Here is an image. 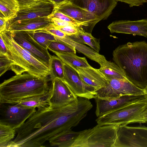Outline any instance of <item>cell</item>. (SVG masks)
<instances>
[{
  "label": "cell",
  "mask_w": 147,
  "mask_h": 147,
  "mask_svg": "<svg viewBox=\"0 0 147 147\" xmlns=\"http://www.w3.org/2000/svg\"><path fill=\"white\" fill-rule=\"evenodd\" d=\"M89 99L78 100L63 107L38 109L20 127L8 147H41L57 134L77 126L92 107Z\"/></svg>",
  "instance_id": "6da1fadb"
},
{
  "label": "cell",
  "mask_w": 147,
  "mask_h": 147,
  "mask_svg": "<svg viewBox=\"0 0 147 147\" xmlns=\"http://www.w3.org/2000/svg\"><path fill=\"white\" fill-rule=\"evenodd\" d=\"M113 60L126 78L138 88L147 86V42H128L113 51Z\"/></svg>",
  "instance_id": "7a4b0ae2"
},
{
  "label": "cell",
  "mask_w": 147,
  "mask_h": 147,
  "mask_svg": "<svg viewBox=\"0 0 147 147\" xmlns=\"http://www.w3.org/2000/svg\"><path fill=\"white\" fill-rule=\"evenodd\" d=\"M49 77H39L29 73L16 75L0 85V104L14 105L34 96L44 97L51 93Z\"/></svg>",
  "instance_id": "3957f363"
},
{
  "label": "cell",
  "mask_w": 147,
  "mask_h": 147,
  "mask_svg": "<svg viewBox=\"0 0 147 147\" xmlns=\"http://www.w3.org/2000/svg\"><path fill=\"white\" fill-rule=\"evenodd\" d=\"M0 35L13 62L11 70L16 75L27 72L39 77L49 76V67L17 44L10 31L5 30L0 33Z\"/></svg>",
  "instance_id": "277c9868"
},
{
  "label": "cell",
  "mask_w": 147,
  "mask_h": 147,
  "mask_svg": "<svg viewBox=\"0 0 147 147\" xmlns=\"http://www.w3.org/2000/svg\"><path fill=\"white\" fill-rule=\"evenodd\" d=\"M120 126L98 124L80 131L71 147H113Z\"/></svg>",
  "instance_id": "5b68a950"
},
{
  "label": "cell",
  "mask_w": 147,
  "mask_h": 147,
  "mask_svg": "<svg viewBox=\"0 0 147 147\" xmlns=\"http://www.w3.org/2000/svg\"><path fill=\"white\" fill-rule=\"evenodd\" d=\"M147 108V99L144 98L127 105L98 117L96 120L100 125H126L127 123L139 115Z\"/></svg>",
  "instance_id": "8992f818"
},
{
  "label": "cell",
  "mask_w": 147,
  "mask_h": 147,
  "mask_svg": "<svg viewBox=\"0 0 147 147\" xmlns=\"http://www.w3.org/2000/svg\"><path fill=\"white\" fill-rule=\"evenodd\" d=\"M107 80L106 86L96 91V97L110 99L125 95H144L143 89L138 88L127 78H110Z\"/></svg>",
  "instance_id": "52a82bcc"
},
{
  "label": "cell",
  "mask_w": 147,
  "mask_h": 147,
  "mask_svg": "<svg viewBox=\"0 0 147 147\" xmlns=\"http://www.w3.org/2000/svg\"><path fill=\"white\" fill-rule=\"evenodd\" d=\"M113 147H147V127L120 126Z\"/></svg>",
  "instance_id": "ba28073f"
},
{
  "label": "cell",
  "mask_w": 147,
  "mask_h": 147,
  "mask_svg": "<svg viewBox=\"0 0 147 147\" xmlns=\"http://www.w3.org/2000/svg\"><path fill=\"white\" fill-rule=\"evenodd\" d=\"M0 122L15 130L22 126L36 111V108H28L18 104L5 106L0 104Z\"/></svg>",
  "instance_id": "9c48e42d"
},
{
  "label": "cell",
  "mask_w": 147,
  "mask_h": 147,
  "mask_svg": "<svg viewBox=\"0 0 147 147\" xmlns=\"http://www.w3.org/2000/svg\"><path fill=\"white\" fill-rule=\"evenodd\" d=\"M49 106L53 108L62 107L78 100V97L63 79L56 78L51 81Z\"/></svg>",
  "instance_id": "30bf717a"
},
{
  "label": "cell",
  "mask_w": 147,
  "mask_h": 147,
  "mask_svg": "<svg viewBox=\"0 0 147 147\" xmlns=\"http://www.w3.org/2000/svg\"><path fill=\"white\" fill-rule=\"evenodd\" d=\"M10 32L13 39L17 44L49 67L51 55L47 48L38 43L29 34L28 31Z\"/></svg>",
  "instance_id": "8fae6325"
},
{
  "label": "cell",
  "mask_w": 147,
  "mask_h": 147,
  "mask_svg": "<svg viewBox=\"0 0 147 147\" xmlns=\"http://www.w3.org/2000/svg\"><path fill=\"white\" fill-rule=\"evenodd\" d=\"M63 67V80L78 97L88 99L96 97V89L85 83L76 70L64 63Z\"/></svg>",
  "instance_id": "7c38bea8"
},
{
  "label": "cell",
  "mask_w": 147,
  "mask_h": 147,
  "mask_svg": "<svg viewBox=\"0 0 147 147\" xmlns=\"http://www.w3.org/2000/svg\"><path fill=\"white\" fill-rule=\"evenodd\" d=\"M54 10L61 12L79 22L88 24L90 33L96 24L100 21L95 15L87 10L76 6L69 1L55 5Z\"/></svg>",
  "instance_id": "4fadbf2b"
},
{
  "label": "cell",
  "mask_w": 147,
  "mask_h": 147,
  "mask_svg": "<svg viewBox=\"0 0 147 147\" xmlns=\"http://www.w3.org/2000/svg\"><path fill=\"white\" fill-rule=\"evenodd\" d=\"M72 4L87 10L100 20L107 19L116 6V0H69Z\"/></svg>",
  "instance_id": "5bb4252c"
},
{
  "label": "cell",
  "mask_w": 147,
  "mask_h": 147,
  "mask_svg": "<svg viewBox=\"0 0 147 147\" xmlns=\"http://www.w3.org/2000/svg\"><path fill=\"white\" fill-rule=\"evenodd\" d=\"M55 7L53 3L47 0H38L29 6L19 9L16 17L9 20L7 26L17 21L48 17L53 11Z\"/></svg>",
  "instance_id": "9a60e30c"
},
{
  "label": "cell",
  "mask_w": 147,
  "mask_h": 147,
  "mask_svg": "<svg viewBox=\"0 0 147 147\" xmlns=\"http://www.w3.org/2000/svg\"><path fill=\"white\" fill-rule=\"evenodd\" d=\"M144 98H145L144 95H125L110 99H101L96 97L94 98L96 105L95 114L98 117L129 103Z\"/></svg>",
  "instance_id": "2e32d148"
},
{
  "label": "cell",
  "mask_w": 147,
  "mask_h": 147,
  "mask_svg": "<svg viewBox=\"0 0 147 147\" xmlns=\"http://www.w3.org/2000/svg\"><path fill=\"white\" fill-rule=\"evenodd\" d=\"M111 33L131 34L147 38V19L131 21L120 20L113 22L107 27Z\"/></svg>",
  "instance_id": "e0dca14e"
},
{
  "label": "cell",
  "mask_w": 147,
  "mask_h": 147,
  "mask_svg": "<svg viewBox=\"0 0 147 147\" xmlns=\"http://www.w3.org/2000/svg\"><path fill=\"white\" fill-rule=\"evenodd\" d=\"M54 25L51 18L38 17L16 21L7 25L5 30L10 32L34 31L44 29Z\"/></svg>",
  "instance_id": "ac0fdd59"
},
{
  "label": "cell",
  "mask_w": 147,
  "mask_h": 147,
  "mask_svg": "<svg viewBox=\"0 0 147 147\" xmlns=\"http://www.w3.org/2000/svg\"><path fill=\"white\" fill-rule=\"evenodd\" d=\"M74 69L85 83L94 88L96 91L107 85L106 78L98 69L91 66L86 68L77 67Z\"/></svg>",
  "instance_id": "d6986e66"
},
{
  "label": "cell",
  "mask_w": 147,
  "mask_h": 147,
  "mask_svg": "<svg viewBox=\"0 0 147 147\" xmlns=\"http://www.w3.org/2000/svg\"><path fill=\"white\" fill-rule=\"evenodd\" d=\"M80 133L72 130V129L61 131L50 138L49 141L51 146L71 147Z\"/></svg>",
  "instance_id": "ffe728a7"
},
{
  "label": "cell",
  "mask_w": 147,
  "mask_h": 147,
  "mask_svg": "<svg viewBox=\"0 0 147 147\" xmlns=\"http://www.w3.org/2000/svg\"><path fill=\"white\" fill-rule=\"evenodd\" d=\"M65 37L76 43L87 45L98 53L100 50V39L94 38L82 28L78 34L66 35Z\"/></svg>",
  "instance_id": "44dd1931"
},
{
  "label": "cell",
  "mask_w": 147,
  "mask_h": 147,
  "mask_svg": "<svg viewBox=\"0 0 147 147\" xmlns=\"http://www.w3.org/2000/svg\"><path fill=\"white\" fill-rule=\"evenodd\" d=\"M55 38L56 40L62 41L74 47L76 49H77L90 59L97 62L100 65L107 61L104 56L99 54L98 53L84 44L76 42L65 37L61 38L55 37Z\"/></svg>",
  "instance_id": "7402d4cb"
},
{
  "label": "cell",
  "mask_w": 147,
  "mask_h": 147,
  "mask_svg": "<svg viewBox=\"0 0 147 147\" xmlns=\"http://www.w3.org/2000/svg\"><path fill=\"white\" fill-rule=\"evenodd\" d=\"M55 53L63 63L74 69L77 67L86 68L91 66L85 57L78 56L76 53Z\"/></svg>",
  "instance_id": "603a6c76"
},
{
  "label": "cell",
  "mask_w": 147,
  "mask_h": 147,
  "mask_svg": "<svg viewBox=\"0 0 147 147\" xmlns=\"http://www.w3.org/2000/svg\"><path fill=\"white\" fill-rule=\"evenodd\" d=\"M100 65V67L98 70L107 79L127 78L121 69L115 63L107 60Z\"/></svg>",
  "instance_id": "cb8c5ba5"
},
{
  "label": "cell",
  "mask_w": 147,
  "mask_h": 147,
  "mask_svg": "<svg viewBox=\"0 0 147 147\" xmlns=\"http://www.w3.org/2000/svg\"><path fill=\"white\" fill-rule=\"evenodd\" d=\"M63 62L58 57L51 56L49 65V77L51 80L56 78L63 79L64 77Z\"/></svg>",
  "instance_id": "d4e9b609"
},
{
  "label": "cell",
  "mask_w": 147,
  "mask_h": 147,
  "mask_svg": "<svg viewBox=\"0 0 147 147\" xmlns=\"http://www.w3.org/2000/svg\"><path fill=\"white\" fill-rule=\"evenodd\" d=\"M50 94L44 97L38 96L28 98L22 100L17 104L28 108H44L49 106V98Z\"/></svg>",
  "instance_id": "484cf974"
},
{
  "label": "cell",
  "mask_w": 147,
  "mask_h": 147,
  "mask_svg": "<svg viewBox=\"0 0 147 147\" xmlns=\"http://www.w3.org/2000/svg\"><path fill=\"white\" fill-rule=\"evenodd\" d=\"M19 9L15 0H0V13L9 20L16 18Z\"/></svg>",
  "instance_id": "4316f807"
},
{
  "label": "cell",
  "mask_w": 147,
  "mask_h": 147,
  "mask_svg": "<svg viewBox=\"0 0 147 147\" xmlns=\"http://www.w3.org/2000/svg\"><path fill=\"white\" fill-rule=\"evenodd\" d=\"M28 32L29 34L38 43L45 48L47 49L52 41L56 40L54 36L41 30Z\"/></svg>",
  "instance_id": "83f0119b"
},
{
  "label": "cell",
  "mask_w": 147,
  "mask_h": 147,
  "mask_svg": "<svg viewBox=\"0 0 147 147\" xmlns=\"http://www.w3.org/2000/svg\"><path fill=\"white\" fill-rule=\"evenodd\" d=\"M16 133L13 128L0 122V147H7Z\"/></svg>",
  "instance_id": "f1b7e54d"
},
{
  "label": "cell",
  "mask_w": 147,
  "mask_h": 147,
  "mask_svg": "<svg viewBox=\"0 0 147 147\" xmlns=\"http://www.w3.org/2000/svg\"><path fill=\"white\" fill-rule=\"evenodd\" d=\"M48 49L54 53H76V49L74 47L62 41L56 40L52 41L48 46Z\"/></svg>",
  "instance_id": "f546056e"
},
{
  "label": "cell",
  "mask_w": 147,
  "mask_h": 147,
  "mask_svg": "<svg viewBox=\"0 0 147 147\" xmlns=\"http://www.w3.org/2000/svg\"><path fill=\"white\" fill-rule=\"evenodd\" d=\"M13 62L6 55L0 53V76L11 69Z\"/></svg>",
  "instance_id": "4dcf8cb0"
},
{
  "label": "cell",
  "mask_w": 147,
  "mask_h": 147,
  "mask_svg": "<svg viewBox=\"0 0 147 147\" xmlns=\"http://www.w3.org/2000/svg\"><path fill=\"white\" fill-rule=\"evenodd\" d=\"M54 27L61 31L67 35H70L78 34L81 28L74 25L63 27H59L54 26Z\"/></svg>",
  "instance_id": "1f68e13d"
},
{
  "label": "cell",
  "mask_w": 147,
  "mask_h": 147,
  "mask_svg": "<svg viewBox=\"0 0 147 147\" xmlns=\"http://www.w3.org/2000/svg\"><path fill=\"white\" fill-rule=\"evenodd\" d=\"M135 123H147V108L139 115L128 121L126 125Z\"/></svg>",
  "instance_id": "d6a6232c"
},
{
  "label": "cell",
  "mask_w": 147,
  "mask_h": 147,
  "mask_svg": "<svg viewBox=\"0 0 147 147\" xmlns=\"http://www.w3.org/2000/svg\"><path fill=\"white\" fill-rule=\"evenodd\" d=\"M54 26L49 28L41 30L50 33L58 38H65L67 35L60 30L55 28L54 27Z\"/></svg>",
  "instance_id": "836d02e7"
},
{
  "label": "cell",
  "mask_w": 147,
  "mask_h": 147,
  "mask_svg": "<svg viewBox=\"0 0 147 147\" xmlns=\"http://www.w3.org/2000/svg\"><path fill=\"white\" fill-rule=\"evenodd\" d=\"M118 1H120L127 4L130 7L133 6H139L142 5L147 2L146 0H116Z\"/></svg>",
  "instance_id": "e575fe53"
},
{
  "label": "cell",
  "mask_w": 147,
  "mask_h": 147,
  "mask_svg": "<svg viewBox=\"0 0 147 147\" xmlns=\"http://www.w3.org/2000/svg\"><path fill=\"white\" fill-rule=\"evenodd\" d=\"M19 6V9L27 7L36 3L38 0H15Z\"/></svg>",
  "instance_id": "d590c367"
},
{
  "label": "cell",
  "mask_w": 147,
  "mask_h": 147,
  "mask_svg": "<svg viewBox=\"0 0 147 147\" xmlns=\"http://www.w3.org/2000/svg\"><path fill=\"white\" fill-rule=\"evenodd\" d=\"M51 19L53 22L54 25L55 26L63 27L69 26H75L71 23L63 21L57 18H51Z\"/></svg>",
  "instance_id": "8d00e7d4"
},
{
  "label": "cell",
  "mask_w": 147,
  "mask_h": 147,
  "mask_svg": "<svg viewBox=\"0 0 147 147\" xmlns=\"http://www.w3.org/2000/svg\"><path fill=\"white\" fill-rule=\"evenodd\" d=\"M0 53L6 55L8 57L9 54L5 43L1 36L0 35Z\"/></svg>",
  "instance_id": "74e56055"
},
{
  "label": "cell",
  "mask_w": 147,
  "mask_h": 147,
  "mask_svg": "<svg viewBox=\"0 0 147 147\" xmlns=\"http://www.w3.org/2000/svg\"><path fill=\"white\" fill-rule=\"evenodd\" d=\"M9 20L7 18H0V33L5 30Z\"/></svg>",
  "instance_id": "f35d334b"
},
{
  "label": "cell",
  "mask_w": 147,
  "mask_h": 147,
  "mask_svg": "<svg viewBox=\"0 0 147 147\" xmlns=\"http://www.w3.org/2000/svg\"><path fill=\"white\" fill-rule=\"evenodd\" d=\"M69 1V0H53V3L55 4L67 2Z\"/></svg>",
  "instance_id": "ab89813d"
},
{
  "label": "cell",
  "mask_w": 147,
  "mask_h": 147,
  "mask_svg": "<svg viewBox=\"0 0 147 147\" xmlns=\"http://www.w3.org/2000/svg\"><path fill=\"white\" fill-rule=\"evenodd\" d=\"M145 98L147 99V86L144 89Z\"/></svg>",
  "instance_id": "60d3db41"
},
{
  "label": "cell",
  "mask_w": 147,
  "mask_h": 147,
  "mask_svg": "<svg viewBox=\"0 0 147 147\" xmlns=\"http://www.w3.org/2000/svg\"><path fill=\"white\" fill-rule=\"evenodd\" d=\"M47 0L49 1L50 2L53 3V0Z\"/></svg>",
  "instance_id": "b9f144b4"
},
{
  "label": "cell",
  "mask_w": 147,
  "mask_h": 147,
  "mask_svg": "<svg viewBox=\"0 0 147 147\" xmlns=\"http://www.w3.org/2000/svg\"><path fill=\"white\" fill-rule=\"evenodd\" d=\"M146 1H147V0H146Z\"/></svg>",
  "instance_id": "7bdbcfd3"
}]
</instances>
